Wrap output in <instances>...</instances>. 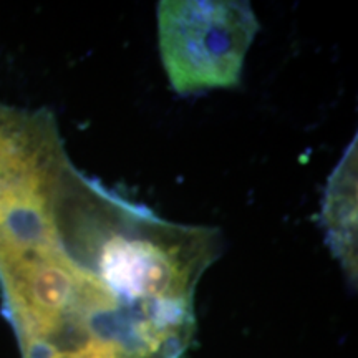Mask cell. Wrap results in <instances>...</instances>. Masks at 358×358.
<instances>
[{"mask_svg": "<svg viewBox=\"0 0 358 358\" xmlns=\"http://www.w3.org/2000/svg\"><path fill=\"white\" fill-rule=\"evenodd\" d=\"M221 234L173 222L65 159L47 216L0 243V290L22 358H182Z\"/></svg>", "mask_w": 358, "mask_h": 358, "instance_id": "6da1fadb", "label": "cell"}, {"mask_svg": "<svg viewBox=\"0 0 358 358\" xmlns=\"http://www.w3.org/2000/svg\"><path fill=\"white\" fill-rule=\"evenodd\" d=\"M164 73L178 95L239 87L259 20L243 0H161L156 8Z\"/></svg>", "mask_w": 358, "mask_h": 358, "instance_id": "7a4b0ae2", "label": "cell"}, {"mask_svg": "<svg viewBox=\"0 0 358 358\" xmlns=\"http://www.w3.org/2000/svg\"><path fill=\"white\" fill-rule=\"evenodd\" d=\"M322 221L330 249L348 274L357 272V141L335 168L325 189Z\"/></svg>", "mask_w": 358, "mask_h": 358, "instance_id": "3957f363", "label": "cell"}]
</instances>
